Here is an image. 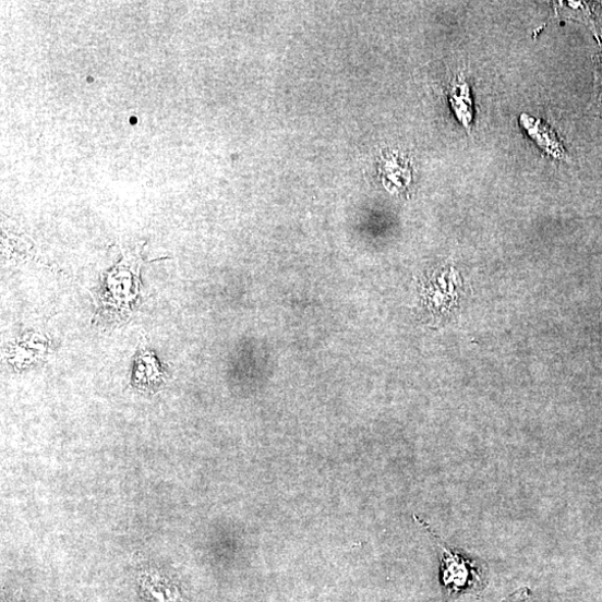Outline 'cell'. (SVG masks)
<instances>
[{"mask_svg": "<svg viewBox=\"0 0 602 602\" xmlns=\"http://www.w3.org/2000/svg\"><path fill=\"white\" fill-rule=\"evenodd\" d=\"M467 84L461 83L459 87L454 88L450 103L457 113L459 120L467 128L470 127L472 120L471 99L469 97Z\"/></svg>", "mask_w": 602, "mask_h": 602, "instance_id": "cell-5", "label": "cell"}, {"mask_svg": "<svg viewBox=\"0 0 602 602\" xmlns=\"http://www.w3.org/2000/svg\"><path fill=\"white\" fill-rule=\"evenodd\" d=\"M521 125L527 130L530 136L545 150L546 154L554 158H565V149L558 137L540 120L522 115L520 119Z\"/></svg>", "mask_w": 602, "mask_h": 602, "instance_id": "cell-3", "label": "cell"}, {"mask_svg": "<svg viewBox=\"0 0 602 602\" xmlns=\"http://www.w3.org/2000/svg\"><path fill=\"white\" fill-rule=\"evenodd\" d=\"M140 287V265L122 264L109 273L99 294L100 310L115 317H127L136 303Z\"/></svg>", "mask_w": 602, "mask_h": 602, "instance_id": "cell-1", "label": "cell"}, {"mask_svg": "<svg viewBox=\"0 0 602 602\" xmlns=\"http://www.w3.org/2000/svg\"><path fill=\"white\" fill-rule=\"evenodd\" d=\"M416 520L426 529L442 551L441 564L444 587H446L449 592H459L471 590L475 586H480L482 576L475 564L465 555L459 554V552L449 550L442 540L432 532L428 525L417 517Z\"/></svg>", "mask_w": 602, "mask_h": 602, "instance_id": "cell-2", "label": "cell"}, {"mask_svg": "<svg viewBox=\"0 0 602 602\" xmlns=\"http://www.w3.org/2000/svg\"><path fill=\"white\" fill-rule=\"evenodd\" d=\"M522 591H523V589L521 591H519L518 593H516L515 595L507 599L505 602H521V601H523L527 598V593L521 594Z\"/></svg>", "mask_w": 602, "mask_h": 602, "instance_id": "cell-7", "label": "cell"}, {"mask_svg": "<svg viewBox=\"0 0 602 602\" xmlns=\"http://www.w3.org/2000/svg\"><path fill=\"white\" fill-rule=\"evenodd\" d=\"M162 372L156 359L149 353H141L135 362V382L140 386H158Z\"/></svg>", "mask_w": 602, "mask_h": 602, "instance_id": "cell-4", "label": "cell"}, {"mask_svg": "<svg viewBox=\"0 0 602 602\" xmlns=\"http://www.w3.org/2000/svg\"><path fill=\"white\" fill-rule=\"evenodd\" d=\"M597 112L602 117V59L595 63L594 103Z\"/></svg>", "mask_w": 602, "mask_h": 602, "instance_id": "cell-6", "label": "cell"}]
</instances>
